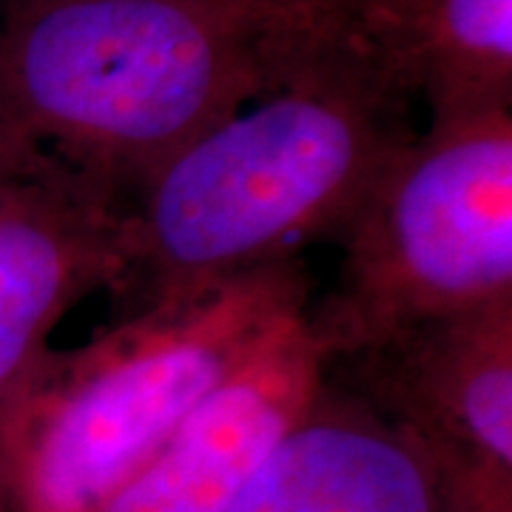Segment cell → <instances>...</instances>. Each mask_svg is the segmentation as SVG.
Segmentation results:
<instances>
[{
  "label": "cell",
  "instance_id": "cell-7",
  "mask_svg": "<svg viewBox=\"0 0 512 512\" xmlns=\"http://www.w3.org/2000/svg\"><path fill=\"white\" fill-rule=\"evenodd\" d=\"M325 379L328 359L305 313L197 404L163 450L94 512H228Z\"/></svg>",
  "mask_w": 512,
  "mask_h": 512
},
{
  "label": "cell",
  "instance_id": "cell-8",
  "mask_svg": "<svg viewBox=\"0 0 512 512\" xmlns=\"http://www.w3.org/2000/svg\"><path fill=\"white\" fill-rule=\"evenodd\" d=\"M228 512H441L419 447L328 373Z\"/></svg>",
  "mask_w": 512,
  "mask_h": 512
},
{
  "label": "cell",
  "instance_id": "cell-1",
  "mask_svg": "<svg viewBox=\"0 0 512 512\" xmlns=\"http://www.w3.org/2000/svg\"><path fill=\"white\" fill-rule=\"evenodd\" d=\"M410 137L345 43L296 66L137 188L123 293L143 308L339 239Z\"/></svg>",
  "mask_w": 512,
  "mask_h": 512
},
{
  "label": "cell",
  "instance_id": "cell-3",
  "mask_svg": "<svg viewBox=\"0 0 512 512\" xmlns=\"http://www.w3.org/2000/svg\"><path fill=\"white\" fill-rule=\"evenodd\" d=\"M311 308L302 259L171 293L49 350L0 407V512H94Z\"/></svg>",
  "mask_w": 512,
  "mask_h": 512
},
{
  "label": "cell",
  "instance_id": "cell-2",
  "mask_svg": "<svg viewBox=\"0 0 512 512\" xmlns=\"http://www.w3.org/2000/svg\"><path fill=\"white\" fill-rule=\"evenodd\" d=\"M208 0H15L0 117L123 194L308 63Z\"/></svg>",
  "mask_w": 512,
  "mask_h": 512
},
{
  "label": "cell",
  "instance_id": "cell-12",
  "mask_svg": "<svg viewBox=\"0 0 512 512\" xmlns=\"http://www.w3.org/2000/svg\"><path fill=\"white\" fill-rule=\"evenodd\" d=\"M12 3H15V0H3V12H6V9H9Z\"/></svg>",
  "mask_w": 512,
  "mask_h": 512
},
{
  "label": "cell",
  "instance_id": "cell-5",
  "mask_svg": "<svg viewBox=\"0 0 512 512\" xmlns=\"http://www.w3.org/2000/svg\"><path fill=\"white\" fill-rule=\"evenodd\" d=\"M342 362L350 390L419 447L441 512H512V302Z\"/></svg>",
  "mask_w": 512,
  "mask_h": 512
},
{
  "label": "cell",
  "instance_id": "cell-9",
  "mask_svg": "<svg viewBox=\"0 0 512 512\" xmlns=\"http://www.w3.org/2000/svg\"><path fill=\"white\" fill-rule=\"evenodd\" d=\"M345 46L430 120L510 111L512 0H359Z\"/></svg>",
  "mask_w": 512,
  "mask_h": 512
},
{
  "label": "cell",
  "instance_id": "cell-11",
  "mask_svg": "<svg viewBox=\"0 0 512 512\" xmlns=\"http://www.w3.org/2000/svg\"><path fill=\"white\" fill-rule=\"evenodd\" d=\"M43 157L46 154L29 137H23L9 120L0 117V194L43 163Z\"/></svg>",
  "mask_w": 512,
  "mask_h": 512
},
{
  "label": "cell",
  "instance_id": "cell-10",
  "mask_svg": "<svg viewBox=\"0 0 512 512\" xmlns=\"http://www.w3.org/2000/svg\"><path fill=\"white\" fill-rule=\"evenodd\" d=\"M237 12L274 46L319 55L345 43L359 0H208Z\"/></svg>",
  "mask_w": 512,
  "mask_h": 512
},
{
  "label": "cell",
  "instance_id": "cell-6",
  "mask_svg": "<svg viewBox=\"0 0 512 512\" xmlns=\"http://www.w3.org/2000/svg\"><path fill=\"white\" fill-rule=\"evenodd\" d=\"M128 197L43 157L0 194V407L49 353L60 319L100 288L123 291Z\"/></svg>",
  "mask_w": 512,
  "mask_h": 512
},
{
  "label": "cell",
  "instance_id": "cell-4",
  "mask_svg": "<svg viewBox=\"0 0 512 512\" xmlns=\"http://www.w3.org/2000/svg\"><path fill=\"white\" fill-rule=\"evenodd\" d=\"M333 291L308 308L328 365L407 330L512 302V117L430 120L339 237Z\"/></svg>",
  "mask_w": 512,
  "mask_h": 512
}]
</instances>
